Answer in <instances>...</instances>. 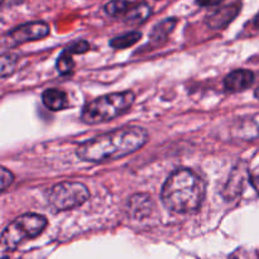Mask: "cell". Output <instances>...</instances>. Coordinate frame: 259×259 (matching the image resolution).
<instances>
[{
  "label": "cell",
  "mask_w": 259,
  "mask_h": 259,
  "mask_svg": "<svg viewBox=\"0 0 259 259\" xmlns=\"http://www.w3.org/2000/svg\"><path fill=\"white\" fill-rule=\"evenodd\" d=\"M222 3L223 0H196V4L200 7H217Z\"/></svg>",
  "instance_id": "19"
},
{
  "label": "cell",
  "mask_w": 259,
  "mask_h": 259,
  "mask_svg": "<svg viewBox=\"0 0 259 259\" xmlns=\"http://www.w3.org/2000/svg\"><path fill=\"white\" fill-rule=\"evenodd\" d=\"M72 56L73 53L67 48V50L63 51L62 55L58 57L56 66H57V70L61 75H68V73H71V71H72L73 68Z\"/></svg>",
  "instance_id": "16"
},
{
  "label": "cell",
  "mask_w": 259,
  "mask_h": 259,
  "mask_svg": "<svg viewBox=\"0 0 259 259\" xmlns=\"http://www.w3.org/2000/svg\"><path fill=\"white\" fill-rule=\"evenodd\" d=\"M250 182H252L253 187L255 189V191L259 194V175H252L250 177Z\"/></svg>",
  "instance_id": "20"
},
{
  "label": "cell",
  "mask_w": 259,
  "mask_h": 259,
  "mask_svg": "<svg viewBox=\"0 0 259 259\" xmlns=\"http://www.w3.org/2000/svg\"><path fill=\"white\" fill-rule=\"evenodd\" d=\"M142 38L141 32H129L125 33L123 35H119V37L113 38L110 40V46L115 50H124V48L132 47L133 45H136L139 39Z\"/></svg>",
  "instance_id": "14"
},
{
  "label": "cell",
  "mask_w": 259,
  "mask_h": 259,
  "mask_svg": "<svg viewBox=\"0 0 259 259\" xmlns=\"http://www.w3.org/2000/svg\"><path fill=\"white\" fill-rule=\"evenodd\" d=\"M152 200L148 195H134L128 201L129 214L137 219L148 217L152 211Z\"/></svg>",
  "instance_id": "9"
},
{
  "label": "cell",
  "mask_w": 259,
  "mask_h": 259,
  "mask_svg": "<svg viewBox=\"0 0 259 259\" xmlns=\"http://www.w3.org/2000/svg\"><path fill=\"white\" fill-rule=\"evenodd\" d=\"M18 57L15 55H3L0 60V71H2V77H7L14 71L17 65Z\"/></svg>",
  "instance_id": "17"
},
{
  "label": "cell",
  "mask_w": 259,
  "mask_h": 259,
  "mask_svg": "<svg viewBox=\"0 0 259 259\" xmlns=\"http://www.w3.org/2000/svg\"><path fill=\"white\" fill-rule=\"evenodd\" d=\"M50 34V27L45 22H30L19 25L10 30L4 38V45L8 47L23 45L30 40H38Z\"/></svg>",
  "instance_id": "6"
},
{
  "label": "cell",
  "mask_w": 259,
  "mask_h": 259,
  "mask_svg": "<svg viewBox=\"0 0 259 259\" xmlns=\"http://www.w3.org/2000/svg\"><path fill=\"white\" fill-rule=\"evenodd\" d=\"M254 82V73L249 70H235L230 72L224 80V88L230 93H240L250 86Z\"/></svg>",
  "instance_id": "7"
},
{
  "label": "cell",
  "mask_w": 259,
  "mask_h": 259,
  "mask_svg": "<svg viewBox=\"0 0 259 259\" xmlns=\"http://www.w3.org/2000/svg\"><path fill=\"white\" fill-rule=\"evenodd\" d=\"M253 24H254L255 28H258L259 29V13L257 14V17L254 18V20H253Z\"/></svg>",
  "instance_id": "22"
},
{
  "label": "cell",
  "mask_w": 259,
  "mask_h": 259,
  "mask_svg": "<svg viewBox=\"0 0 259 259\" xmlns=\"http://www.w3.org/2000/svg\"><path fill=\"white\" fill-rule=\"evenodd\" d=\"M47 227V219L43 215L24 214L17 218L4 229L2 245L4 249L13 250L27 239H33L42 234Z\"/></svg>",
  "instance_id": "4"
},
{
  "label": "cell",
  "mask_w": 259,
  "mask_h": 259,
  "mask_svg": "<svg viewBox=\"0 0 259 259\" xmlns=\"http://www.w3.org/2000/svg\"><path fill=\"white\" fill-rule=\"evenodd\" d=\"M244 175L245 169L243 168H235L232 172V176H230L229 182H228L224 191V196L227 199H234L235 196H238L242 192V189L244 187Z\"/></svg>",
  "instance_id": "12"
},
{
  "label": "cell",
  "mask_w": 259,
  "mask_h": 259,
  "mask_svg": "<svg viewBox=\"0 0 259 259\" xmlns=\"http://www.w3.org/2000/svg\"><path fill=\"white\" fill-rule=\"evenodd\" d=\"M205 182L191 169H179L167 179L162 187L161 199L166 209L179 214L194 212L205 197Z\"/></svg>",
  "instance_id": "2"
},
{
  "label": "cell",
  "mask_w": 259,
  "mask_h": 259,
  "mask_svg": "<svg viewBox=\"0 0 259 259\" xmlns=\"http://www.w3.org/2000/svg\"><path fill=\"white\" fill-rule=\"evenodd\" d=\"M152 14V8L147 3H141L138 5H133L132 9L124 15V22L129 25H139L146 22Z\"/></svg>",
  "instance_id": "11"
},
{
  "label": "cell",
  "mask_w": 259,
  "mask_h": 259,
  "mask_svg": "<svg viewBox=\"0 0 259 259\" xmlns=\"http://www.w3.org/2000/svg\"><path fill=\"white\" fill-rule=\"evenodd\" d=\"M134 99L136 96L132 91L104 95L83 106L81 119L90 125L105 123L125 113L134 103Z\"/></svg>",
  "instance_id": "3"
},
{
  "label": "cell",
  "mask_w": 259,
  "mask_h": 259,
  "mask_svg": "<svg viewBox=\"0 0 259 259\" xmlns=\"http://www.w3.org/2000/svg\"><path fill=\"white\" fill-rule=\"evenodd\" d=\"M176 24L177 20L175 18H168V19L158 23L151 32V39L153 42H161V40L167 39V37L175 29Z\"/></svg>",
  "instance_id": "13"
},
{
  "label": "cell",
  "mask_w": 259,
  "mask_h": 259,
  "mask_svg": "<svg viewBox=\"0 0 259 259\" xmlns=\"http://www.w3.org/2000/svg\"><path fill=\"white\" fill-rule=\"evenodd\" d=\"M255 98L259 99V86L257 88V90H255Z\"/></svg>",
  "instance_id": "23"
},
{
  "label": "cell",
  "mask_w": 259,
  "mask_h": 259,
  "mask_svg": "<svg viewBox=\"0 0 259 259\" xmlns=\"http://www.w3.org/2000/svg\"><path fill=\"white\" fill-rule=\"evenodd\" d=\"M0 2H2L3 7H12V5L20 4L23 0H0Z\"/></svg>",
  "instance_id": "21"
},
{
  "label": "cell",
  "mask_w": 259,
  "mask_h": 259,
  "mask_svg": "<svg viewBox=\"0 0 259 259\" xmlns=\"http://www.w3.org/2000/svg\"><path fill=\"white\" fill-rule=\"evenodd\" d=\"M46 197L53 209L57 211H66L85 204L90 197V192L81 182L63 181L51 187Z\"/></svg>",
  "instance_id": "5"
},
{
  "label": "cell",
  "mask_w": 259,
  "mask_h": 259,
  "mask_svg": "<svg viewBox=\"0 0 259 259\" xmlns=\"http://www.w3.org/2000/svg\"><path fill=\"white\" fill-rule=\"evenodd\" d=\"M132 7L133 5L128 0H110L105 5V12L110 17H120V15H125L132 9Z\"/></svg>",
  "instance_id": "15"
},
{
  "label": "cell",
  "mask_w": 259,
  "mask_h": 259,
  "mask_svg": "<svg viewBox=\"0 0 259 259\" xmlns=\"http://www.w3.org/2000/svg\"><path fill=\"white\" fill-rule=\"evenodd\" d=\"M148 141V133L141 126H124L109 133L89 139L76 151L85 162L114 161L134 153Z\"/></svg>",
  "instance_id": "1"
},
{
  "label": "cell",
  "mask_w": 259,
  "mask_h": 259,
  "mask_svg": "<svg viewBox=\"0 0 259 259\" xmlns=\"http://www.w3.org/2000/svg\"><path fill=\"white\" fill-rule=\"evenodd\" d=\"M42 99L46 108L52 111L63 110L68 106L67 94L62 90H58V89H48V90H46L43 93Z\"/></svg>",
  "instance_id": "10"
},
{
  "label": "cell",
  "mask_w": 259,
  "mask_h": 259,
  "mask_svg": "<svg viewBox=\"0 0 259 259\" xmlns=\"http://www.w3.org/2000/svg\"><path fill=\"white\" fill-rule=\"evenodd\" d=\"M13 181H14V176H13L12 172L5 168V167H2V171H0V191L4 192L13 184Z\"/></svg>",
  "instance_id": "18"
},
{
  "label": "cell",
  "mask_w": 259,
  "mask_h": 259,
  "mask_svg": "<svg viewBox=\"0 0 259 259\" xmlns=\"http://www.w3.org/2000/svg\"><path fill=\"white\" fill-rule=\"evenodd\" d=\"M240 5L239 4H230L215 10L214 13L207 17V25L212 29H222L227 27L238 14H239Z\"/></svg>",
  "instance_id": "8"
}]
</instances>
